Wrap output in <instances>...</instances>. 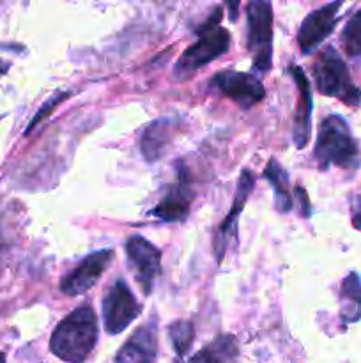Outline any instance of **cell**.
Listing matches in <instances>:
<instances>
[{"instance_id":"cell-1","label":"cell","mask_w":361,"mask_h":363,"mask_svg":"<svg viewBox=\"0 0 361 363\" xmlns=\"http://www.w3.org/2000/svg\"><path fill=\"white\" fill-rule=\"evenodd\" d=\"M99 326L91 305L74 308L59 323L50 339V350L59 360L84 363L98 344Z\"/></svg>"},{"instance_id":"cell-2","label":"cell","mask_w":361,"mask_h":363,"mask_svg":"<svg viewBox=\"0 0 361 363\" xmlns=\"http://www.w3.org/2000/svg\"><path fill=\"white\" fill-rule=\"evenodd\" d=\"M222 7H216L211 16L197 28L198 41L184 50L180 59L173 66L176 80H188L197 73L205 64L212 62L218 57L225 55L230 48V34L227 28L219 27V20L223 16Z\"/></svg>"},{"instance_id":"cell-3","label":"cell","mask_w":361,"mask_h":363,"mask_svg":"<svg viewBox=\"0 0 361 363\" xmlns=\"http://www.w3.org/2000/svg\"><path fill=\"white\" fill-rule=\"evenodd\" d=\"M314 156L321 169L336 165L349 169L357 160V144L340 116H328L319 128Z\"/></svg>"},{"instance_id":"cell-4","label":"cell","mask_w":361,"mask_h":363,"mask_svg":"<svg viewBox=\"0 0 361 363\" xmlns=\"http://www.w3.org/2000/svg\"><path fill=\"white\" fill-rule=\"evenodd\" d=\"M311 73L321 94L340 99L349 106H357L361 103V91L354 85L345 62L333 46L319 53L311 66Z\"/></svg>"},{"instance_id":"cell-5","label":"cell","mask_w":361,"mask_h":363,"mask_svg":"<svg viewBox=\"0 0 361 363\" xmlns=\"http://www.w3.org/2000/svg\"><path fill=\"white\" fill-rule=\"evenodd\" d=\"M246 20L253 69L265 73L273 64V6L265 0H253L246 6Z\"/></svg>"},{"instance_id":"cell-6","label":"cell","mask_w":361,"mask_h":363,"mask_svg":"<svg viewBox=\"0 0 361 363\" xmlns=\"http://www.w3.org/2000/svg\"><path fill=\"white\" fill-rule=\"evenodd\" d=\"M103 325L108 335L122 333L140 315L142 305L124 280H117L103 298Z\"/></svg>"},{"instance_id":"cell-7","label":"cell","mask_w":361,"mask_h":363,"mask_svg":"<svg viewBox=\"0 0 361 363\" xmlns=\"http://www.w3.org/2000/svg\"><path fill=\"white\" fill-rule=\"evenodd\" d=\"M127 266L144 294H151L156 279L161 272V252L142 236H131L126 241Z\"/></svg>"},{"instance_id":"cell-8","label":"cell","mask_w":361,"mask_h":363,"mask_svg":"<svg viewBox=\"0 0 361 363\" xmlns=\"http://www.w3.org/2000/svg\"><path fill=\"white\" fill-rule=\"evenodd\" d=\"M212 89L227 98L234 99L241 108L248 110L265 98V89L255 74L239 73V71L225 69L214 74L211 80Z\"/></svg>"},{"instance_id":"cell-9","label":"cell","mask_w":361,"mask_h":363,"mask_svg":"<svg viewBox=\"0 0 361 363\" xmlns=\"http://www.w3.org/2000/svg\"><path fill=\"white\" fill-rule=\"evenodd\" d=\"M113 261L112 248H103V250L88 254L66 279L60 284V291L66 296H80L88 289L94 287V284L101 279L105 269Z\"/></svg>"},{"instance_id":"cell-10","label":"cell","mask_w":361,"mask_h":363,"mask_svg":"<svg viewBox=\"0 0 361 363\" xmlns=\"http://www.w3.org/2000/svg\"><path fill=\"white\" fill-rule=\"evenodd\" d=\"M342 2H331L311 11L297 30V45L303 53H311L335 28Z\"/></svg>"},{"instance_id":"cell-11","label":"cell","mask_w":361,"mask_h":363,"mask_svg":"<svg viewBox=\"0 0 361 363\" xmlns=\"http://www.w3.org/2000/svg\"><path fill=\"white\" fill-rule=\"evenodd\" d=\"M253 186H255L253 174H251L248 169H244L243 172H241L239 183H237V191H236V199H234L232 209H230L229 216L222 222V225H219L218 233H216L214 236V254H216V261L218 262H222V259L225 257L227 248H229V243L237 236V220H239L241 213H243L244 204H246Z\"/></svg>"},{"instance_id":"cell-12","label":"cell","mask_w":361,"mask_h":363,"mask_svg":"<svg viewBox=\"0 0 361 363\" xmlns=\"http://www.w3.org/2000/svg\"><path fill=\"white\" fill-rule=\"evenodd\" d=\"M191 201H193V191H191L186 169L183 167L179 170L177 183L166 191L163 201L158 202V206L152 209L151 215L163 220V222H183L190 215Z\"/></svg>"},{"instance_id":"cell-13","label":"cell","mask_w":361,"mask_h":363,"mask_svg":"<svg viewBox=\"0 0 361 363\" xmlns=\"http://www.w3.org/2000/svg\"><path fill=\"white\" fill-rule=\"evenodd\" d=\"M290 77L296 80L297 84V99L296 112H294V131L292 138L297 149H303L310 140L311 133V108H314V101H311V87L308 82L306 74L303 73L299 66H289Z\"/></svg>"},{"instance_id":"cell-14","label":"cell","mask_w":361,"mask_h":363,"mask_svg":"<svg viewBox=\"0 0 361 363\" xmlns=\"http://www.w3.org/2000/svg\"><path fill=\"white\" fill-rule=\"evenodd\" d=\"M158 358V328L154 323L140 326L119 350L115 363H156Z\"/></svg>"},{"instance_id":"cell-15","label":"cell","mask_w":361,"mask_h":363,"mask_svg":"<svg viewBox=\"0 0 361 363\" xmlns=\"http://www.w3.org/2000/svg\"><path fill=\"white\" fill-rule=\"evenodd\" d=\"M173 130H176V126L170 119H158L145 128L140 140V149L142 155L149 163L158 162L161 158L163 152L166 151V147L172 142Z\"/></svg>"},{"instance_id":"cell-16","label":"cell","mask_w":361,"mask_h":363,"mask_svg":"<svg viewBox=\"0 0 361 363\" xmlns=\"http://www.w3.org/2000/svg\"><path fill=\"white\" fill-rule=\"evenodd\" d=\"M340 315L347 325L361 318V279L354 272L343 279L340 287Z\"/></svg>"},{"instance_id":"cell-17","label":"cell","mask_w":361,"mask_h":363,"mask_svg":"<svg viewBox=\"0 0 361 363\" xmlns=\"http://www.w3.org/2000/svg\"><path fill=\"white\" fill-rule=\"evenodd\" d=\"M237 353V340L232 335H219L209 346L202 347L190 363H234Z\"/></svg>"},{"instance_id":"cell-18","label":"cell","mask_w":361,"mask_h":363,"mask_svg":"<svg viewBox=\"0 0 361 363\" xmlns=\"http://www.w3.org/2000/svg\"><path fill=\"white\" fill-rule=\"evenodd\" d=\"M264 177L271 183L273 190H275L276 209H278L280 213H289L294 206L292 195H290L289 188V176H287L283 167L280 165L275 158L269 160V163L265 165Z\"/></svg>"},{"instance_id":"cell-19","label":"cell","mask_w":361,"mask_h":363,"mask_svg":"<svg viewBox=\"0 0 361 363\" xmlns=\"http://www.w3.org/2000/svg\"><path fill=\"white\" fill-rule=\"evenodd\" d=\"M168 337L177 357L183 358L190 351L195 339V326L190 321H176L168 326Z\"/></svg>"},{"instance_id":"cell-20","label":"cell","mask_w":361,"mask_h":363,"mask_svg":"<svg viewBox=\"0 0 361 363\" xmlns=\"http://www.w3.org/2000/svg\"><path fill=\"white\" fill-rule=\"evenodd\" d=\"M342 45L349 57L353 59L361 57V9L354 13L345 23L342 32Z\"/></svg>"},{"instance_id":"cell-21","label":"cell","mask_w":361,"mask_h":363,"mask_svg":"<svg viewBox=\"0 0 361 363\" xmlns=\"http://www.w3.org/2000/svg\"><path fill=\"white\" fill-rule=\"evenodd\" d=\"M67 96H69V92H59V94H55V96H53V98H50L48 101H46L45 105H42L41 108L38 110V113H35L34 119L30 121V124H28V128H27V131H25V133H27V135L30 133V131L35 128V124L41 123V121L45 119V117H48L50 113H52L53 110H55L57 106H59L60 103L64 101V98H67Z\"/></svg>"},{"instance_id":"cell-22","label":"cell","mask_w":361,"mask_h":363,"mask_svg":"<svg viewBox=\"0 0 361 363\" xmlns=\"http://www.w3.org/2000/svg\"><path fill=\"white\" fill-rule=\"evenodd\" d=\"M350 213H353V225L357 230H361V195L353 199V202H350Z\"/></svg>"},{"instance_id":"cell-23","label":"cell","mask_w":361,"mask_h":363,"mask_svg":"<svg viewBox=\"0 0 361 363\" xmlns=\"http://www.w3.org/2000/svg\"><path fill=\"white\" fill-rule=\"evenodd\" d=\"M296 194L299 195V202H301V213L303 216H310V201H308V195L303 188L297 186L296 188Z\"/></svg>"},{"instance_id":"cell-24","label":"cell","mask_w":361,"mask_h":363,"mask_svg":"<svg viewBox=\"0 0 361 363\" xmlns=\"http://www.w3.org/2000/svg\"><path fill=\"white\" fill-rule=\"evenodd\" d=\"M0 363H6V354L0 353Z\"/></svg>"}]
</instances>
